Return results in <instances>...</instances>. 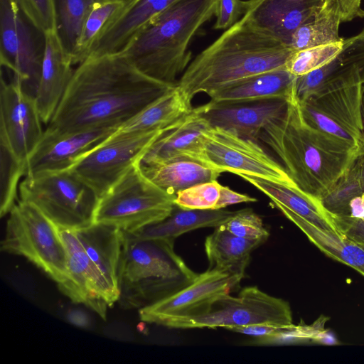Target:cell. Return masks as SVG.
I'll list each match as a JSON object with an SVG mask.
<instances>
[{"label": "cell", "mask_w": 364, "mask_h": 364, "mask_svg": "<svg viewBox=\"0 0 364 364\" xmlns=\"http://www.w3.org/2000/svg\"><path fill=\"white\" fill-rule=\"evenodd\" d=\"M46 33L12 0H0V62L9 80L36 99L46 48Z\"/></svg>", "instance_id": "obj_11"}, {"label": "cell", "mask_w": 364, "mask_h": 364, "mask_svg": "<svg viewBox=\"0 0 364 364\" xmlns=\"http://www.w3.org/2000/svg\"><path fill=\"white\" fill-rule=\"evenodd\" d=\"M42 123L36 99L1 77L0 144L26 165L43 137Z\"/></svg>", "instance_id": "obj_14"}, {"label": "cell", "mask_w": 364, "mask_h": 364, "mask_svg": "<svg viewBox=\"0 0 364 364\" xmlns=\"http://www.w3.org/2000/svg\"><path fill=\"white\" fill-rule=\"evenodd\" d=\"M186 158L220 173L247 175L297 188L279 161L258 140L221 128L210 126L199 146Z\"/></svg>", "instance_id": "obj_10"}, {"label": "cell", "mask_w": 364, "mask_h": 364, "mask_svg": "<svg viewBox=\"0 0 364 364\" xmlns=\"http://www.w3.org/2000/svg\"><path fill=\"white\" fill-rule=\"evenodd\" d=\"M362 156L358 158L350 169L320 199L323 206L333 218L348 216L350 201L364 192Z\"/></svg>", "instance_id": "obj_34"}, {"label": "cell", "mask_w": 364, "mask_h": 364, "mask_svg": "<svg viewBox=\"0 0 364 364\" xmlns=\"http://www.w3.org/2000/svg\"><path fill=\"white\" fill-rule=\"evenodd\" d=\"M173 87L141 73L122 52L89 58L75 69L45 132L121 125Z\"/></svg>", "instance_id": "obj_1"}, {"label": "cell", "mask_w": 364, "mask_h": 364, "mask_svg": "<svg viewBox=\"0 0 364 364\" xmlns=\"http://www.w3.org/2000/svg\"><path fill=\"white\" fill-rule=\"evenodd\" d=\"M209 127L198 107H193L162 132L144 154L140 165L186 158L199 146L203 134Z\"/></svg>", "instance_id": "obj_21"}, {"label": "cell", "mask_w": 364, "mask_h": 364, "mask_svg": "<svg viewBox=\"0 0 364 364\" xmlns=\"http://www.w3.org/2000/svg\"><path fill=\"white\" fill-rule=\"evenodd\" d=\"M239 176L266 195L272 202L281 204L318 228L338 232L332 215L324 208L318 198L297 188L277 182L247 175Z\"/></svg>", "instance_id": "obj_26"}, {"label": "cell", "mask_w": 364, "mask_h": 364, "mask_svg": "<svg viewBox=\"0 0 364 364\" xmlns=\"http://www.w3.org/2000/svg\"><path fill=\"white\" fill-rule=\"evenodd\" d=\"M140 163L132 167L99 200L94 223L134 232L167 218L176 206L175 196L152 183Z\"/></svg>", "instance_id": "obj_8"}, {"label": "cell", "mask_w": 364, "mask_h": 364, "mask_svg": "<svg viewBox=\"0 0 364 364\" xmlns=\"http://www.w3.org/2000/svg\"><path fill=\"white\" fill-rule=\"evenodd\" d=\"M362 78H363V84H364V63H363V67H362Z\"/></svg>", "instance_id": "obj_47"}, {"label": "cell", "mask_w": 364, "mask_h": 364, "mask_svg": "<svg viewBox=\"0 0 364 364\" xmlns=\"http://www.w3.org/2000/svg\"><path fill=\"white\" fill-rule=\"evenodd\" d=\"M21 201L39 209L60 229L77 230L92 224L100 198L71 170L23 177Z\"/></svg>", "instance_id": "obj_9"}, {"label": "cell", "mask_w": 364, "mask_h": 364, "mask_svg": "<svg viewBox=\"0 0 364 364\" xmlns=\"http://www.w3.org/2000/svg\"><path fill=\"white\" fill-rule=\"evenodd\" d=\"M288 99L268 98L238 102H213L198 107L210 127L231 131L259 141L262 130L281 116Z\"/></svg>", "instance_id": "obj_18"}, {"label": "cell", "mask_w": 364, "mask_h": 364, "mask_svg": "<svg viewBox=\"0 0 364 364\" xmlns=\"http://www.w3.org/2000/svg\"><path fill=\"white\" fill-rule=\"evenodd\" d=\"M59 230L67 251L69 274L60 291L73 303L85 305L105 320L108 308L117 302L118 295L90 259L75 230Z\"/></svg>", "instance_id": "obj_17"}, {"label": "cell", "mask_w": 364, "mask_h": 364, "mask_svg": "<svg viewBox=\"0 0 364 364\" xmlns=\"http://www.w3.org/2000/svg\"><path fill=\"white\" fill-rule=\"evenodd\" d=\"M257 200L246 194L234 191L228 186H222L215 209H223L228 205L242 203H253Z\"/></svg>", "instance_id": "obj_43"}, {"label": "cell", "mask_w": 364, "mask_h": 364, "mask_svg": "<svg viewBox=\"0 0 364 364\" xmlns=\"http://www.w3.org/2000/svg\"><path fill=\"white\" fill-rule=\"evenodd\" d=\"M345 40L296 50L289 58L286 69L298 77L320 68L336 58L344 50Z\"/></svg>", "instance_id": "obj_35"}, {"label": "cell", "mask_w": 364, "mask_h": 364, "mask_svg": "<svg viewBox=\"0 0 364 364\" xmlns=\"http://www.w3.org/2000/svg\"><path fill=\"white\" fill-rule=\"evenodd\" d=\"M165 129L147 132L117 131L70 170L100 198L132 167L140 163L148 148Z\"/></svg>", "instance_id": "obj_13"}, {"label": "cell", "mask_w": 364, "mask_h": 364, "mask_svg": "<svg viewBox=\"0 0 364 364\" xmlns=\"http://www.w3.org/2000/svg\"><path fill=\"white\" fill-rule=\"evenodd\" d=\"M241 280L240 277L208 269L181 291L139 309V318L144 322L166 326L175 320L203 314L217 298L235 289Z\"/></svg>", "instance_id": "obj_15"}, {"label": "cell", "mask_w": 364, "mask_h": 364, "mask_svg": "<svg viewBox=\"0 0 364 364\" xmlns=\"http://www.w3.org/2000/svg\"><path fill=\"white\" fill-rule=\"evenodd\" d=\"M250 4V0H218L214 28H229L245 15Z\"/></svg>", "instance_id": "obj_40"}, {"label": "cell", "mask_w": 364, "mask_h": 364, "mask_svg": "<svg viewBox=\"0 0 364 364\" xmlns=\"http://www.w3.org/2000/svg\"><path fill=\"white\" fill-rule=\"evenodd\" d=\"M24 15L46 33L55 32L53 0H12Z\"/></svg>", "instance_id": "obj_39"}, {"label": "cell", "mask_w": 364, "mask_h": 364, "mask_svg": "<svg viewBox=\"0 0 364 364\" xmlns=\"http://www.w3.org/2000/svg\"><path fill=\"white\" fill-rule=\"evenodd\" d=\"M264 242L238 237L222 225L214 228L205 240L208 269L242 279L252 251Z\"/></svg>", "instance_id": "obj_27"}, {"label": "cell", "mask_w": 364, "mask_h": 364, "mask_svg": "<svg viewBox=\"0 0 364 364\" xmlns=\"http://www.w3.org/2000/svg\"><path fill=\"white\" fill-rule=\"evenodd\" d=\"M68 318L73 324L80 327H87L89 326V318L87 314L77 309H74L68 313Z\"/></svg>", "instance_id": "obj_44"}, {"label": "cell", "mask_w": 364, "mask_h": 364, "mask_svg": "<svg viewBox=\"0 0 364 364\" xmlns=\"http://www.w3.org/2000/svg\"><path fill=\"white\" fill-rule=\"evenodd\" d=\"M288 327L289 326H281L272 324H257L246 326L230 327L226 329L233 332L252 336L256 338L274 335Z\"/></svg>", "instance_id": "obj_42"}, {"label": "cell", "mask_w": 364, "mask_h": 364, "mask_svg": "<svg viewBox=\"0 0 364 364\" xmlns=\"http://www.w3.org/2000/svg\"><path fill=\"white\" fill-rule=\"evenodd\" d=\"M101 1L53 0L55 33L70 60L88 13Z\"/></svg>", "instance_id": "obj_31"}, {"label": "cell", "mask_w": 364, "mask_h": 364, "mask_svg": "<svg viewBox=\"0 0 364 364\" xmlns=\"http://www.w3.org/2000/svg\"><path fill=\"white\" fill-rule=\"evenodd\" d=\"M342 20L338 11L321 4L315 16L302 24L292 36L290 48L296 51L338 41Z\"/></svg>", "instance_id": "obj_32"}, {"label": "cell", "mask_w": 364, "mask_h": 364, "mask_svg": "<svg viewBox=\"0 0 364 364\" xmlns=\"http://www.w3.org/2000/svg\"><path fill=\"white\" fill-rule=\"evenodd\" d=\"M259 140L272 151L299 190L319 200L363 155L310 124L303 116L295 88L285 112L264 127Z\"/></svg>", "instance_id": "obj_2"}, {"label": "cell", "mask_w": 364, "mask_h": 364, "mask_svg": "<svg viewBox=\"0 0 364 364\" xmlns=\"http://www.w3.org/2000/svg\"><path fill=\"white\" fill-rule=\"evenodd\" d=\"M125 4L126 0H103L92 6L85 20L71 58L73 65H79L89 58L91 49L103 28Z\"/></svg>", "instance_id": "obj_33"}, {"label": "cell", "mask_w": 364, "mask_h": 364, "mask_svg": "<svg viewBox=\"0 0 364 364\" xmlns=\"http://www.w3.org/2000/svg\"><path fill=\"white\" fill-rule=\"evenodd\" d=\"M362 178L364 186V155L362 156Z\"/></svg>", "instance_id": "obj_46"}, {"label": "cell", "mask_w": 364, "mask_h": 364, "mask_svg": "<svg viewBox=\"0 0 364 364\" xmlns=\"http://www.w3.org/2000/svg\"><path fill=\"white\" fill-rule=\"evenodd\" d=\"M193 107L175 86L120 125L122 133L161 130L189 112Z\"/></svg>", "instance_id": "obj_30"}, {"label": "cell", "mask_w": 364, "mask_h": 364, "mask_svg": "<svg viewBox=\"0 0 364 364\" xmlns=\"http://www.w3.org/2000/svg\"><path fill=\"white\" fill-rule=\"evenodd\" d=\"M178 1L126 0L124 6L103 28L89 58L122 52L138 31Z\"/></svg>", "instance_id": "obj_20"}, {"label": "cell", "mask_w": 364, "mask_h": 364, "mask_svg": "<svg viewBox=\"0 0 364 364\" xmlns=\"http://www.w3.org/2000/svg\"><path fill=\"white\" fill-rule=\"evenodd\" d=\"M75 232L90 259L119 297L117 275L122 231L112 225L93 223Z\"/></svg>", "instance_id": "obj_23"}, {"label": "cell", "mask_w": 364, "mask_h": 364, "mask_svg": "<svg viewBox=\"0 0 364 364\" xmlns=\"http://www.w3.org/2000/svg\"><path fill=\"white\" fill-rule=\"evenodd\" d=\"M364 50L299 101L305 119L364 154Z\"/></svg>", "instance_id": "obj_6"}, {"label": "cell", "mask_w": 364, "mask_h": 364, "mask_svg": "<svg viewBox=\"0 0 364 364\" xmlns=\"http://www.w3.org/2000/svg\"><path fill=\"white\" fill-rule=\"evenodd\" d=\"M221 186L217 180L196 184L178 191L174 203L186 210L215 209Z\"/></svg>", "instance_id": "obj_37"}, {"label": "cell", "mask_w": 364, "mask_h": 364, "mask_svg": "<svg viewBox=\"0 0 364 364\" xmlns=\"http://www.w3.org/2000/svg\"><path fill=\"white\" fill-rule=\"evenodd\" d=\"M1 250L26 257L59 289L69 279L67 251L59 228L33 205L18 200L9 213Z\"/></svg>", "instance_id": "obj_7"}, {"label": "cell", "mask_w": 364, "mask_h": 364, "mask_svg": "<svg viewBox=\"0 0 364 364\" xmlns=\"http://www.w3.org/2000/svg\"><path fill=\"white\" fill-rule=\"evenodd\" d=\"M140 168L152 183L172 196L196 184L217 180L221 173L186 158L151 166L140 165Z\"/></svg>", "instance_id": "obj_29"}, {"label": "cell", "mask_w": 364, "mask_h": 364, "mask_svg": "<svg viewBox=\"0 0 364 364\" xmlns=\"http://www.w3.org/2000/svg\"><path fill=\"white\" fill-rule=\"evenodd\" d=\"M257 324L294 325L289 304L272 296L257 287L242 289L237 296L229 293L217 298L203 314L169 322L173 328H225Z\"/></svg>", "instance_id": "obj_12"}, {"label": "cell", "mask_w": 364, "mask_h": 364, "mask_svg": "<svg viewBox=\"0 0 364 364\" xmlns=\"http://www.w3.org/2000/svg\"><path fill=\"white\" fill-rule=\"evenodd\" d=\"M221 225L231 233L248 240L264 242L269 235L262 218L250 208L235 211Z\"/></svg>", "instance_id": "obj_38"}, {"label": "cell", "mask_w": 364, "mask_h": 364, "mask_svg": "<svg viewBox=\"0 0 364 364\" xmlns=\"http://www.w3.org/2000/svg\"><path fill=\"white\" fill-rule=\"evenodd\" d=\"M174 240L140 238L122 231L118 305L133 310L154 304L191 284L198 274L174 251Z\"/></svg>", "instance_id": "obj_5"}, {"label": "cell", "mask_w": 364, "mask_h": 364, "mask_svg": "<svg viewBox=\"0 0 364 364\" xmlns=\"http://www.w3.org/2000/svg\"><path fill=\"white\" fill-rule=\"evenodd\" d=\"M347 40L351 43H358L364 45V27L358 34Z\"/></svg>", "instance_id": "obj_45"}, {"label": "cell", "mask_w": 364, "mask_h": 364, "mask_svg": "<svg viewBox=\"0 0 364 364\" xmlns=\"http://www.w3.org/2000/svg\"><path fill=\"white\" fill-rule=\"evenodd\" d=\"M1 150V198L0 215L9 214L16 205L21 183L25 176L26 165L19 161L4 146Z\"/></svg>", "instance_id": "obj_36"}, {"label": "cell", "mask_w": 364, "mask_h": 364, "mask_svg": "<svg viewBox=\"0 0 364 364\" xmlns=\"http://www.w3.org/2000/svg\"><path fill=\"white\" fill-rule=\"evenodd\" d=\"M296 76L286 68L255 75L208 95L213 102H238L268 98L289 99Z\"/></svg>", "instance_id": "obj_25"}, {"label": "cell", "mask_w": 364, "mask_h": 364, "mask_svg": "<svg viewBox=\"0 0 364 364\" xmlns=\"http://www.w3.org/2000/svg\"><path fill=\"white\" fill-rule=\"evenodd\" d=\"M243 16L256 28L289 46L294 32L311 19L323 0H250Z\"/></svg>", "instance_id": "obj_19"}, {"label": "cell", "mask_w": 364, "mask_h": 364, "mask_svg": "<svg viewBox=\"0 0 364 364\" xmlns=\"http://www.w3.org/2000/svg\"><path fill=\"white\" fill-rule=\"evenodd\" d=\"M46 38L36 102L43 123L48 124L71 80L75 69L55 33H46Z\"/></svg>", "instance_id": "obj_22"}, {"label": "cell", "mask_w": 364, "mask_h": 364, "mask_svg": "<svg viewBox=\"0 0 364 364\" xmlns=\"http://www.w3.org/2000/svg\"><path fill=\"white\" fill-rule=\"evenodd\" d=\"M294 51L242 16L189 63L177 86L191 102L200 92L285 68Z\"/></svg>", "instance_id": "obj_3"}, {"label": "cell", "mask_w": 364, "mask_h": 364, "mask_svg": "<svg viewBox=\"0 0 364 364\" xmlns=\"http://www.w3.org/2000/svg\"><path fill=\"white\" fill-rule=\"evenodd\" d=\"M119 127L108 124L67 134L44 131L40 143L26 161L24 177L70 169Z\"/></svg>", "instance_id": "obj_16"}, {"label": "cell", "mask_w": 364, "mask_h": 364, "mask_svg": "<svg viewBox=\"0 0 364 364\" xmlns=\"http://www.w3.org/2000/svg\"><path fill=\"white\" fill-rule=\"evenodd\" d=\"M272 203L323 253L354 269L364 277L363 243L349 238L338 232L318 228L281 204Z\"/></svg>", "instance_id": "obj_24"}, {"label": "cell", "mask_w": 364, "mask_h": 364, "mask_svg": "<svg viewBox=\"0 0 364 364\" xmlns=\"http://www.w3.org/2000/svg\"><path fill=\"white\" fill-rule=\"evenodd\" d=\"M322 4L336 9L340 14L342 23L364 16L362 0H323Z\"/></svg>", "instance_id": "obj_41"}, {"label": "cell", "mask_w": 364, "mask_h": 364, "mask_svg": "<svg viewBox=\"0 0 364 364\" xmlns=\"http://www.w3.org/2000/svg\"><path fill=\"white\" fill-rule=\"evenodd\" d=\"M235 212L223 209L186 210L176 205L163 220L130 233L140 238L175 240L177 237L196 229L220 226Z\"/></svg>", "instance_id": "obj_28"}, {"label": "cell", "mask_w": 364, "mask_h": 364, "mask_svg": "<svg viewBox=\"0 0 364 364\" xmlns=\"http://www.w3.org/2000/svg\"><path fill=\"white\" fill-rule=\"evenodd\" d=\"M218 0H179L146 24L122 51L141 73L176 86L190 63L188 46L215 15Z\"/></svg>", "instance_id": "obj_4"}]
</instances>
